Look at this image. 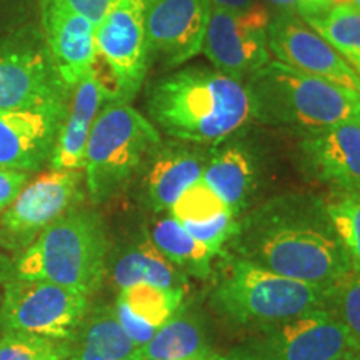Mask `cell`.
<instances>
[{
    "mask_svg": "<svg viewBox=\"0 0 360 360\" xmlns=\"http://www.w3.org/2000/svg\"><path fill=\"white\" fill-rule=\"evenodd\" d=\"M231 242L233 255L314 285L332 287L352 270L323 199L305 193L264 202L238 220Z\"/></svg>",
    "mask_w": 360,
    "mask_h": 360,
    "instance_id": "obj_1",
    "label": "cell"
},
{
    "mask_svg": "<svg viewBox=\"0 0 360 360\" xmlns=\"http://www.w3.org/2000/svg\"><path fill=\"white\" fill-rule=\"evenodd\" d=\"M146 105L157 129L195 146H219L255 119L245 80L205 67H186L155 80Z\"/></svg>",
    "mask_w": 360,
    "mask_h": 360,
    "instance_id": "obj_2",
    "label": "cell"
},
{
    "mask_svg": "<svg viewBox=\"0 0 360 360\" xmlns=\"http://www.w3.org/2000/svg\"><path fill=\"white\" fill-rule=\"evenodd\" d=\"M328 289L278 276L232 254L220 264L210 304L232 326L262 330L326 309Z\"/></svg>",
    "mask_w": 360,
    "mask_h": 360,
    "instance_id": "obj_3",
    "label": "cell"
},
{
    "mask_svg": "<svg viewBox=\"0 0 360 360\" xmlns=\"http://www.w3.org/2000/svg\"><path fill=\"white\" fill-rule=\"evenodd\" d=\"M255 119L302 132L360 120V94L270 60L245 80Z\"/></svg>",
    "mask_w": 360,
    "mask_h": 360,
    "instance_id": "obj_4",
    "label": "cell"
},
{
    "mask_svg": "<svg viewBox=\"0 0 360 360\" xmlns=\"http://www.w3.org/2000/svg\"><path fill=\"white\" fill-rule=\"evenodd\" d=\"M105 227L90 209L70 210L56 220L19 255L13 274L40 278L90 297L101 289L107 274Z\"/></svg>",
    "mask_w": 360,
    "mask_h": 360,
    "instance_id": "obj_5",
    "label": "cell"
},
{
    "mask_svg": "<svg viewBox=\"0 0 360 360\" xmlns=\"http://www.w3.org/2000/svg\"><path fill=\"white\" fill-rule=\"evenodd\" d=\"M159 129L129 102H107L85 148V192L92 204L120 193L162 147Z\"/></svg>",
    "mask_w": 360,
    "mask_h": 360,
    "instance_id": "obj_6",
    "label": "cell"
},
{
    "mask_svg": "<svg viewBox=\"0 0 360 360\" xmlns=\"http://www.w3.org/2000/svg\"><path fill=\"white\" fill-rule=\"evenodd\" d=\"M97 64H94L107 102H130L148 69L143 0H112L96 27Z\"/></svg>",
    "mask_w": 360,
    "mask_h": 360,
    "instance_id": "obj_7",
    "label": "cell"
},
{
    "mask_svg": "<svg viewBox=\"0 0 360 360\" xmlns=\"http://www.w3.org/2000/svg\"><path fill=\"white\" fill-rule=\"evenodd\" d=\"M89 299L57 283L12 274L0 297V330L70 342L90 310Z\"/></svg>",
    "mask_w": 360,
    "mask_h": 360,
    "instance_id": "obj_8",
    "label": "cell"
},
{
    "mask_svg": "<svg viewBox=\"0 0 360 360\" xmlns=\"http://www.w3.org/2000/svg\"><path fill=\"white\" fill-rule=\"evenodd\" d=\"M70 92L58 77L39 27L29 24L0 34V110L67 105Z\"/></svg>",
    "mask_w": 360,
    "mask_h": 360,
    "instance_id": "obj_9",
    "label": "cell"
},
{
    "mask_svg": "<svg viewBox=\"0 0 360 360\" xmlns=\"http://www.w3.org/2000/svg\"><path fill=\"white\" fill-rule=\"evenodd\" d=\"M85 195L84 170H49L29 180L0 214V245L24 252L45 229L77 209Z\"/></svg>",
    "mask_w": 360,
    "mask_h": 360,
    "instance_id": "obj_10",
    "label": "cell"
},
{
    "mask_svg": "<svg viewBox=\"0 0 360 360\" xmlns=\"http://www.w3.org/2000/svg\"><path fill=\"white\" fill-rule=\"evenodd\" d=\"M272 12L260 6L233 12L210 6L202 52L214 69L236 79H247L270 62L267 27Z\"/></svg>",
    "mask_w": 360,
    "mask_h": 360,
    "instance_id": "obj_11",
    "label": "cell"
},
{
    "mask_svg": "<svg viewBox=\"0 0 360 360\" xmlns=\"http://www.w3.org/2000/svg\"><path fill=\"white\" fill-rule=\"evenodd\" d=\"M344 328L326 309H317L278 326L229 354L232 360H332L349 352Z\"/></svg>",
    "mask_w": 360,
    "mask_h": 360,
    "instance_id": "obj_12",
    "label": "cell"
},
{
    "mask_svg": "<svg viewBox=\"0 0 360 360\" xmlns=\"http://www.w3.org/2000/svg\"><path fill=\"white\" fill-rule=\"evenodd\" d=\"M267 39L270 56L281 64L360 94L359 72L297 13H272Z\"/></svg>",
    "mask_w": 360,
    "mask_h": 360,
    "instance_id": "obj_13",
    "label": "cell"
},
{
    "mask_svg": "<svg viewBox=\"0 0 360 360\" xmlns=\"http://www.w3.org/2000/svg\"><path fill=\"white\" fill-rule=\"evenodd\" d=\"M209 12V0H146L148 57L175 67L199 56Z\"/></svg>",
    "mask_w": 360,
    "mask_h": 360,
    "instance_id": "obj_14",
    "label": "cell"
},
{
    "mask_svg": "<svg viewBox=\"0 0 360 360\" xmlns=\"http://www.w3.org/2000/svg\"><path fill=\"white\" fill-rule=\"evenodd\" d=\"M67 107L0 110V169L32 174L49 164Z\"/></svg>",
    "mask_w": 360,
    "mask_h": 360,
    "instance_id": "obj_15",
    "label": "cell"
},
{
    "mask_svg": "<svg viewBox=\"0 0 360 360\" xmlns=\"http://www.w3.org/2000/svg\"><path fill=\"white\" fill-rule=\"evenodd\" d=\"M40 30L58 77L74 89L97 58L96 25L57 0H39Z\"/></svg>",
    "mask_w": 360,
    "mask_h": 360,
    "instance_id": "obj_16",
    "label": "cell"
},
{
    "mask_svg": "<svg viewBox=\"0 0 360 360\" xmlns=\"http://www.w3.org/2000/svg\"><path fill=\"white\" fill-rule=\"evenodd\" d=\"M300 155L307 172L332 192H360V120L305 134Z\"/></svg>",
    "mask_w": 360,
    "mask_h": 360,
    "instance_id": "obj_17",
    "label": "cell"
},
{
    "mask_svg": "<svg viewBox=\"0 0 360 360\" xmlns=\"http://www.w3.org/2000/svg\"><path fill=\"white\" fill-rule=\"evenodd\" d=\"M187 142L162 143L146 167L143 192L148 207L155 212H169L180 193L202 179L210 150Z\"/></svg>",
    "mask_w": 360,
    "mask_h": 360,
    "instance_id": "obj_18",
    "label": "cell"
},
{
    "mask_svg": "<svg viewBox=\"0 0 360 360\" xmlns=\"http://www.w3.org/2000/svg\"><path fill=\"white\" fill-rule=\"evenodd\" d=\"M105 101V94L92 67V70L85 74L84 79L70 92L67 114L57 134L51 160H49L52 170L84 169L90 130Z\"/></svg>",
    "mask_w": 360,
    "mask_h": 360,
    "instance_id": "obj_19",
    "label": "cell"
},
{
    "mask_svg": "<svg viewBox=\"0 0 360 360\" xmlns=\"http://www.w3.org/2000/svg\"><path fill=\"white\" fill-rule=\"evenodd\" d=\"M141 350L125 334L114 307L102 305L85 315L70 340L69 360H141Z\"/></svg>",
    "mask_w": 360,
    "mask_h": 360,
    "instance_id": "obj_20",
    "label": "cell"
},
{
    "mask_svg": "<svg viewBox=\"0 0 360 360\" xmlns=\"http://www.w3.org/2000/svg\"><path fill=\"white\" fill-rule=\"evenodd\" d=\"M255 177L254 159L240 146L212 148L202 174V180L236 215L244 212L255 188Z\"/></svg>",
    "mask_w": 360,
    "mask_h": 360,
    "instance_id": "obj_21",
    "label": "cell"
},
{
    "mask_svg": "<svg viewBox=\"0 0 360 360\" xmlns=\"http://www.w3.org/2000/svg\"><path fill=\"white\" fill-rule=\"evenodd\" d=\"M187 281L186 274L165 259L148 237L125 250L112 267V282L119 290L142 282L164 289H187Z\"/></svg>",
    "mask_w": 360,
    "mask_h": 360,
    "instance_id": "obj_22",
    "label": "cell"
},
{
    "mask_svg": "<svg viewBox=\"0 0 360 360\" xmlns=\"http://www.w3.org/2000/svg\"><path fill=\"white\" fill-rule=\"evenodd\" d=\"M141 354L147 360H192L212 352L199 315L180 307L167 322L162 323Z\"/></svg>",
    "mask_w": 360,
    "mask_h": 360,
    "instance_id": "obj_23",
    "label": "cell"
},
{
    "mask_svg": "<svg viewBox=\"0 0 360 360\" xmlns=\"http://www.w3.org/2000/svg\"><path fill=\"white\" fill-rule=\"evenodd\" d=\"M148 238L160 254L187 277L207 278L212 274L214 252L200 244L182 222L170 214L155 220Z\"/></svg>",
    "mask_w": 360,
    "mask_h": 360,
    "instance_id": "obj_24",
    "label": "cell"
},
{
    "mask_svg": "<svg viewBox=\"0 0 360 360\" xmlns=\"http://www.w3.org/2000/svg\"><path fill=\"white\" fill-rule=\"evenodd\" d=\"M302 20L326 39L360 75V8L344 4Z\"/></svg>",
    "mask_w": 360,
    "mask_h": 360,
    "instance_id": "obj_25",
    "label": "cell"
},
{
    "mask_svg": "<svg viewBox=\"0 0 360 360\" xmlns=\"http://www.w3.org/2000/svg\"><path fill=\"white\" fill-rule=\"evenodd\" d=\"M187 289H164L152 283H135L119 290L122 300L135 317L159 328L182 307Z\"/></svg>",
    "mask_w": 360,
    "mask_h": 360,
    "instance_id": "obj_26",
    "label": "cell"
},
{
    "mask_svg": "<svg viewBox=\"0 0 360 360\" xmlns=\"http://www.w3.org/2000/svg\"><path fill=\"white\" fill-rule=\"evenodd\" d=\"M323 205L350 267L360 272V192H330Z\"/></svg>",
    "mask_w": 360,
    "mask_h": 360,
    "instance_id": "obj_27",
    "label": "cell"
},
{
    "mask_svg": "<svg viewBox=\"0 0 360 360\" xmlns=\"http://www.w3.org/2000/svg\"><path fill=\"white\" fill-rule=\"evenodd\" d=\"M326 310H328L347 335L352 350L360 352V272L350 270L344 278L328 289Z\"/></svg>",
    "mask_w": 360,
    "mask_h": 360,
    "instance_id": "obj_28",
    "label": "cell"
},
{
    "mask_svg": "<svg viewBox=\"0 0 360 360\" xmlns=\"http://www.w3.org/2000/svg\"><path fill=\"white\" fill-rule=\"evenodd\" d=\"M70 342L32 334L0 337V360H69Z\"/></svg>",
    "mask_w": 360,
    "mask_h": 360,
    "instance_id": "obj_29",
    "label": "cell"
},
{
    "mask_svg": "<svg viewBox=\"0 0 360 360\" xmlns=\"http://www.w3.org/2000/svg\"><path fill=\"white\" fill-rule=\"evenodd\" d=\"M224 210L231 209L220 200V197L204 180L199 179L180 193L175 204L170 207L169 214L180 222H204L222 214Z\"/></svg>",
    "mask_w": 360,
    "mask_h": 360,
    "instance_id": "obj_30",
    "label": "cell"
},
{
    "mask_svg": "<svg viewBox=\"0 0 360 360\" xmlns=\"http://www.w3.org/2000/svg\"><path fill=\"white\" fill-rule=\"evenodd\" d=\"M182 225L200 244H204L207 249L217 255L222 254L224 245L236 237L238 231V215L232 210H224L222 214L204 222H182Z\"/></svg>",
    "mask_w": 360,
    "mask_h": 360,
    "instance_id": "obj_31",
    "label": "cell"
},
{
    "mask_svg": "<svg viewBox=\"0 0 360 360\" xmlns=\"http://www.w3.org/2000/svg\"><path fill=\"white\" fill-rule=\"evenodd\" d=\"M35 8L39 0H0V34L32 24Z\"/></svg>",
    "mask_w": 360,
    "mask_h": 360,
    "instance_id": "obj_32",
    "label": "cell"
},
{
    "mask_svg": "<svg viewBox=\"0 0 360 360\" xmlns=\"http://www.w3.org/2000/svg\"><path fill=\"white\" fill-rule=\"evenodd\" d=\"M114 310H115L117 319H119L120 326H122V328L125 330V334H127L130 339L139 345V347H143V345H146L147 342L155 335V332L159 330L157 327L150 326V323H146L143 321H141V319L135 317L122 300L119 299L115 300Z\"/></svg>",
    "mask_w": 360,
    "mask_h": 360,
    "instance_id": "obj_33",
    "label": "cell"
},
{
    "mask_svg": "<svg viewBox=\"0 0 360 360\" xmlns=\"http://www.w3.org/2000/svg\"><path fill=\"white\" fill-rule=\"evenodd\" d=\"M30 180L29 172H20V170L0 169V214L12 204L13 199L19 195L22 188L27 186Z\"/></svg>",
    "mask_w": 360,
    "mask_h": 360,
    "instance_id": "obj_34",
    "label": "cell"
},
{
    "mask_svg": "<svg viewBox=\"0 0 360 360\" xmlns=\"http://www.w3.org/2000/svg\"><path fill=\"white\" fill-rule=\"evenodd\" d=\"M57 2L72 8V11L80 13V15L87 17L97 27L102 17L105 15V12L109 11L112 0H57Z\"/></svg>",
    "mask_w": 360,
    "mask_h": 360,
    "instance_id": "obj_35",
    "label": "cell"
},
{
    "mask_svg": "<svg viewBox=\"0 0 360 360\" xmlns=\"http://www.w3.org/2000/svg\"><path fill=\"white\" fill-rule=\"evenodd\" d=\"M265 2L276 7L277 12L297 13L300 19H307L310 15L322 12L319 0H265Z\"/></svg>",
    "mask_w": 360,
    "mask_h": 360,
    "instance_id": "obj_36",
    "label": "cell"
},
{
    "mask_svg": "<svg viewBox=\"0 0 360 360\" xmlns=\"http://www.w3.org/2000/svg\"><path fill=\"white\" fill-rule=\"evenodd\" d=\"M209 4L210 6L227 8V11L233 12H249L264 6L260 0H209Z\"/></svg>",
    "mask_w": 360,
    "mask_h": 360,
    "instance_id": "obj_37",
    "label": "cell"
},
{
    "mask_svg": "<svg viewBox=\"0 0 360 360\" xmlns=\"http://www.w3.org/2000/svg\"><path fill=\"white\" fill-rule=\"evenodd\" d=\"M350 2H352V0H319L322 12L327 11V8H332L335 6H344V4H350ZM310 17H312V15H310Z\"/></svg>",
    "mask_w": 360,
    "mask_h": 360,
    "instance_id": "obj_38",
    "label": "cell"
},
{
    "mask_svg": "<svg viewBox=\"0 0 360 360\" xmlns=\"http://www.w3.org/2000/svg\"><path fill=\"white\" fill-rule=\"evenodd\" d=\"M332 360H360V352L357 350H349V352L339 355V357L332 359Z\"/></svg>",
    "mask_w": 360,
    "mask_h": 360,
    "instance_id": "obj_39",
    "label": "cell"
},
{
    "mask_svg": "<svg viewBox=\"0 0 360 360\" xmlns=\"http://www.w3.org/2000/svg\"><path fill=\"white\" fill-rule=\"evenodd\" d=\"M192 360H229L227 355H217V354H209L205 357H199V359H192Z\"/></svg>",
    "mask_w": 360,
    "mask_h": 360,
    "instance_id": "obj_40",
    "label": "cell"
},
{
    "mask_svg": "<svg viewBox=\"0 0 360 360\" xmlns=\"http://www.w3.org/2000/svg\"><path fill=\"white\" fill-rule=\"evenodd\" d=\"M350 4H352V6H354V7H357V8H360V0H352V2H350Z\"/></svg>",
    "mask_w": 360,
    "mask_h": 360,
    "instance_id": "obj_41",
    "label": "cell"
},
{
    "mask_svg": "<svg viewBox=\"0 0 360 360\" xmlns=\"http://www.w3.org/2000/svg\"><path fill=\"white\" fill-rule=\"evenodd\" d=\"M227 359H229V360H232V359H231V357H229V355H227Z\"/></svg>",
    "mask_w": 360,
    "mask_h": 360,
    "instance_id": "obj_42",
    "label": "cell"
},
{
    "mask_svg": "<svg viewBox=\"0 0 360 360\" xmlns=\"http://www.w3.org/2000/svg\"><path fill=\"white\" fill-rule=\"evenodd\" d=\"M141 360H147V359H141Z\"/></svg>",
    "mask_w": 360,
    "mask_h": 360,
    "instance_id": "obj_43",
    "label": "cell"
},
{
    "mask_svg": "<svg viewBox=\"0 0 360 360\" xmlns=\"http://www.w3.org/2000/svg\"><path fill=\"white\" fill-rule=\"evenodd\" d=\"M143 2H146V0H143Z\"/></svg>",
    "mask_w": 360,
    "mask_h": 360,
    "instance_id": "obj_44",
    "label": "cell"
}]
</instances>
